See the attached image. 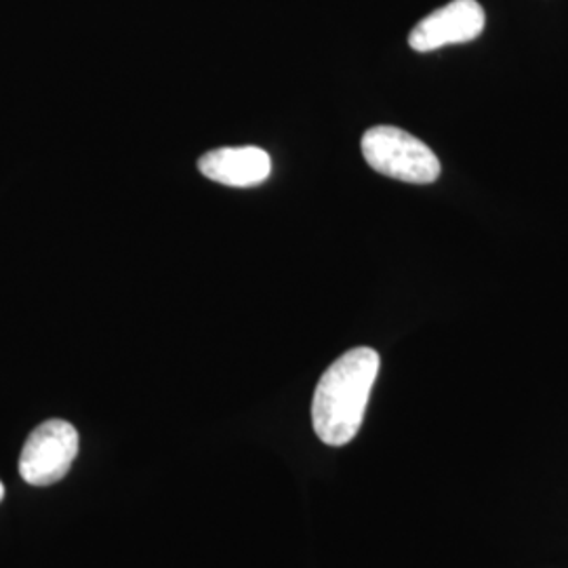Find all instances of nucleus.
Instances as JSON below:
<instances>
[{
  "label": "nucleus",
  "mask_w": 568,
  "mask_h": 568,
  "mask_svg": "<svg viewBox=\"0 0 568 568\" xmlns=\"http://www.w3.org/2000/svg\"><path fill=\"white\" fill-rule=\"evenodd\" d=\"M379 363V354L373 347H354L321 377L312 400V424L316 436L328 447H344L356 438Z\"/></svg>",
  "instance_id": "1"
},
{
  "label": "nucleus",
  "mask_w": 568,
  "mask_h": 568,
  "mask_svg": "<svg viewBox=\"0 0 568 568\" xmlns=\"http://www.w3.org/2000/svg\"><path fill=\"white\" fill-rule=\"evenodd\" d=\"M363 156L377 173L406 183H434L440 178V161L426 143L398 126L379 124L363 135Z\"/></svg>",
  "instance_id": "2"
},
{
  "label": "nucleus",
  "mask_w": 568,
  "mask_h": 568,
  "mask_svg": "<svg viewBox=\"0 0 568 568\" xmlns=\"http://www.w3.org/2000/svg\"><path fill=\"white\" fill-rule=\"evenodd\" d=\"M79 455V432L63 419L37 427L21 448V478L32 487H49L65 478Z\"/></svg>",
  "instance_id": "3"
},
{
  "label": "nucleus",
  "mask_w": 568,
  "mask_h": 568,
  "mask_svg": "<svg viewBox=\"0 0 568 568\" xmlns=\"http://www.w3.org/2000/svg\"><path fill=\"white\" fill-rule=\"evenodd\" d=\"M487 23L485 9L476 0H453L429 13L408 34V44L417 53H429L447 44L474 41Z\"/></svg>",
  "instance_id": "4"
},
{
  "label": "nucleus",
  "mask_w": 568,
  "mask_h": 568,
  "mask_svg": "<svg viewBox=\"0 0 568 568\" xmlns=\"http://www.w3.org/2000/svg\"><path fill=\"white\" fill-rule=\"evenodd\" d=\"M199 169L206 180L224 183L230 187H253L270 178V154L255 148H220L201 156Z\"/></svg>",
  "instance_id": "5"
},
{
  "label": "nucleus",
  "mask_w": 568,
  "mask_h": 568,
  "mask_svg": "<svg viewBox=\"0 0 568 568\" xmlns=\"http://www.w3.org/2000/svg\"><path fill=\"white\" fill-rule=\"evenodd\" d=\"M2 497H4V487H2V483H0V501H2Z\"/></svg>",
  "instance_id": "6"
}]
</instances>
